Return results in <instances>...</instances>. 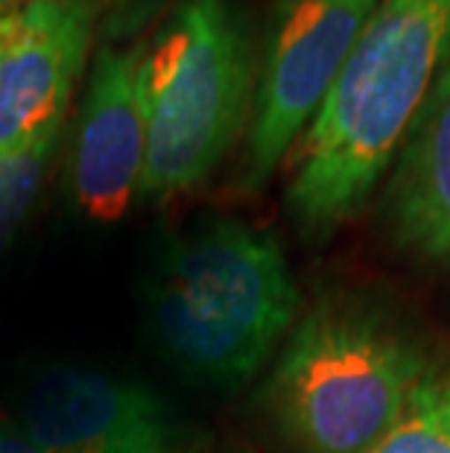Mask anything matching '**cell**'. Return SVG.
<instances>
[{
	"label": "cell",
	"instance_id": "6da1fadb",
	"mask_svg": "<svg viewBox=\"0 0 450 453\" xmlns=\"http://www.w3.org/2000/svg\"><path fill=\"white\" fill-rule=\"evenodd\" d=\"M450 62V0H378L293 150L284 208L322 246L369 205Z\"/></svg>",
	"mask_w": 450,
	"mask_h": 453
},
{
	"label": "cell",
	"instance_id": "7a4b0ae2",
	"mask_svg": "<svg viewBox=\"0 0 450 453\" xmlns=\"http://www.w3.org/2000/svg\"><path fill=\"white\" fill-rule=\"evenodd\" d=\"M299 316V287L272 231L210 217L161 249L147 319L190 380L237 389L261 372Z\"/></svg>",
	"mask_w": 450,
	"mask_h": 453
},
{
	"label": "cell",
	"instance_id": "3957f363",
	"mask_svg": "<svg viewBox=\"0 0 450 453\" xmlns=\"http://www.w3.org/2000/svg\"><path fill=\"white\" fill-rule=\"evenodd\" d=\"M439 378L427 345L392 313L328 296L293 325L266 407L295 453H371Z\"/></svg>",
	"mask_w": 450,
	"mask_h": 453
},
{
	"label": "cell",
	"instance_id": "277c9868",
	"mask_svg": "<svg viewBox=\"0 0 450 453\" xmlns=\"http://www.w3.org/2000/svg\"><path fill=\"white\" fill-rule=\"evenodd\" d=\"M147 158L141 196L161 202L196 188L248 132L257 59L237 0H176L141 44Z\"/></svg>",
	"mask_w": 450,
	"mask_h": 453
},
{
	"label": "cell",
	"instance_id": "5b68a950",
	"mask_svg": "<svg viewBox=\"0 0 450 453\" xmlns=\"http://www.w3.org/2000/svg\"><path fill=\"white\" fill-rule=\"evenodd\" d=\"M378 0H293L275 12L257 65L243 185L261 190L293 156L357 44Z\"/></svg>",
	"mask_w": 450,
	"mask_h": 453
},
{
	"label": "cell",
	"instance_id": "8992f818",
	"mask_svg": "<svg viewBox=\"0 0 450 453\" xmlns=\"http://www.w3.org/2000/svg\"><path fill=\"white\" fill-rule=\"evenodd\" d=\"M94 35L82 0H33L4 12L0 33V150L62 132Z\"/></svg>",
	"mask_w": 450,
	"mask_h": 453
},
{
	"label": "cell",
	"instance_id": "52a82bcc",
	"mask_svg": "<svg viewBox=\"0 0 450 453\" xmlns=\"http://www.w3.org/2000/svg\"><path fill=\"white\" fill-rule=\"evenodd\" d=\"M24 436L44 453H170L156 395L103 372L56 365L24 401Z\"/></svg>",
	"mask_w": 450,
	"mask_h": 453
},
{
	"label": "cell",
	"instance_id": "ba28073f",
	"mask_svg": "<svg viewBox=\"0 0 450 453\" xmlns=\"http://www.w3.org/2000/svg\"><path fill=\"white\" fill-rule=\"evenodd\" d=\"M141 47H103L71 143V194L85 217L114 223L141 196L147 123L138 85Z\"/></svg>",
	"mask_w": 450,
	"mask_h": 453
},
{
	"label": "cell",
	"instance_id": "9c48e42d",
	"mask_svg": "<svg viewBox=\"0 0 450 453\" xmlns=\"http://www.w3.org/2000/svg\"><path fill=\"white\" fill-rule=\"evenodd\" d=\"M380 214L398 252L450 275V62L386 173Z\"/></svg>",
	"mask_w": 450,
	"mask_h": 453
},
{
	"label": "cell",
	"instance_id": "30bf717a",
	"mask_svg": "<svg viewBox=\"0 0 450 453\" xmlns=\"http://www.w3.org/2000/svg\"><path fill=\"white\" fill-rule=\"evenodd\" d=\"M56 143L59 134L21 150H0V249L30 214Z\"/></svg>",
	"mask_w": 450,
	"mask_h": 453
},
{
	"label": "cell",
	"instance_id": "8fae6325",
	"mask_svg": "<svg viewBox=\"0 0 450 453\" xmlns=\"http://www.w3.org/2000/svg\"><path fill=\"white\" fill-rule=\"evenodd\" d=\"M371 453H450V374H442Z\"/></svg>",
	"mask_w": 450,
	"mask_h": 453
},
{
	"label": "cell",
	"instance_id": "7c38bea8",
	"mask_svg": "<svg viewBox=\"0 0 450 453\" xmlns=\"http://www.w3.org/2000/svg\"><path fill=\"white\" fill-rule=\"evenodd\" d=\"M94 15L105 42H123L138 35L167 6V0H82Z\"/></svg>",
	"mask_w": 450,
	"mask_h": 453
},
{
	"label": "cell",
	"instance_id": "4fadbf2b",
	"mask_svg": "<svg viewBox=\"0 0 450 453\" xmlns=\"http://www.w3.org/2000/svg\"><path fill=\"white\" fill-rule=\"evenodd\" d=\"M0 453H44V450H38L24 433L0 430Z\"/></svg>",
	"mask_w": 450,
	"mask_h": 453
},
{
	"label": "cell",
	"instance_id": "5bb4252c",
	"mask_svg": "<svg viewBox=\"0 0 450 453\" xmlns=\"http://www.w3.org/2000/svg\"><path fill=\"white\" fill-rule=\"evenodd\" d=\"M24 4H33V0H0V12H6V9H18Z\"/></svg>",
	"mask_w": 450,
	"mask_h": 453
},
{
	"label": "cell",
	"instance_id": "9a60e30c",
	"mask_svg": "<svg viewBox=\"0 0 450 453\" xmlns=\"http://www.w3.org/2000/svg\"><path fill=\"white\" fill-rule=\"evenodd\" d=\"M286 4H293V0H275V12H278V9H284Z\"/></svg>",
	"mask_w": 450,
	"mask_h": 453
},
{
	"label": "cell",
	"instance_id": "2e32d148",
	"mask_svg": "<svg viewBox=\"0 0 450 453\" xmlns=\"http://www.w3.org/2000/svg\"><path fill=\"white\" fill-rule=\"evenodd\" d=\"M0 33H4V12H0Z\"/></svg>",
	"mask_w": 450,
	"mask_h": 453
}]
</instances>
